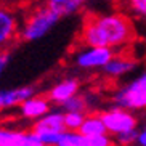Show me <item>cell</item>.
<instances>
[{"label": "cell", "mask_w": 146, "mask_h": 146, "mask_svg": "<svg viewBox=\"0 0 146 146\" xmlns=\"http://www.w3.org/2000/svg\"><path fill=\"white\" fill-rule=\"evenodd\" d=\"M135 39V27L125 13L90 15L84 19L79 40L84 45L122 50Z\"/></svg>", "instance_id": "1"}, {"label": "cell", "mask_w": 146, "mask_h": 146, "mask_svg": "<svg viewBox=\"0 0 146 146\" xmlns=\"http://www.w3.org/2000/svg\"><path fill=\"white\" fill-rule=\"evenodd\" d=\"M114 106L124 108L133 112L146 111V71L119 85L111 95Z\"/></svg>", "instance_id": "2"}, {"label": "cell", "mask_w": 146, "mask_h": 146, "mask_svg": "<svg viewBox=\"0 0 146 146\" xmlns=\"http://www.w3.org/2000/svg\"><path fill=\"white\" fill-rule=\"evenodd\" d=\"M61 16L52 10L48 5H43L31 11L24 19L19 31V35L24 42H37L42 40L45 35H48L53 31V27L60 23Z\"/></svg>", "instance_id": "3"}, {"label": "cell", "mask_w": 146, "mask_h": 146, "mask_svg": "<svg viewBox=\"0 0 146 146\" xmlns=\"http://www.w3.org/2000/svg\"><path fill=\"white\" fill-rule=\"evenodd\" d=\"M116 50L109 47H98V45H84L80 43L72 52L71 61L80 71L93 72V71H101L108 64V61L114 56Z\"/></svg>", "instance_id": "4"}, {"label": "cell", "mask_w": 146, "mask_h": 146, "mask_svg": "<svg viewBox=\"0 0 146 146\" xmlns=\"http://www.w3.org/2000/svg\"><path fill=\"white\" fill-rule=\"evenodd\" d=\"M39 138L45 146H58L61 135L66 130L64 127V111H50L32 125Z\"/></svg>", "instance_id": "5"}, {"label": "cell", "mask_w": 146, "mask_h": 146, "mask_svg": "<svg viewBox=\"0 0 146 146\" xmlns=\"http://www.w3.org/2000/svg\"><path fill=\"white\" fill-rule=\"evenodd\" d=\"M103 117V122L106 125V132L111 137H116L119 133L130 132V130L138 129V117L137 112L124 109V108L114 106L104 109L103 112H100Z\"/></svg>", "instance_id": "6"}, {"label": "cell", "mask_w": 146, "mask_h": 146, "mask_svg": "<svg viewBox=\"0 0 146 146\" xmlns=\"http://www.w3.org/2000/svg\"><path fill=\"white\" fill-rule=\"evenodd\" d=\"M18 15L8 7L0 5V52L8 50L19 35Z\"/></svg>", "instance_id": "7"}, {"label": "cell", "mask_w": 146, "mask_h": 146, "mask_svg": "<svg viewBox=\"0 0 146 146\" xmlns=\"http://www.w3.org/2000/svg\"><path fill=\"white\" fill-rule=\"evenodd\" d=\"M114 138L104 135H84L79 130H64L58 146H114Z\"/></svg>", "instance_id": "8"}, {"label": "cell", "mask_w": 146, "mask_h": 146, "mask_svg": "<svg viewBox=\"0 0 146 146\" xmlns=\"http://www.w3.org/2000/svg\"><path fill=\"white\" fill-rule=\"evenodd\" d=\"M0 146H45L34 130L0 127Z\"/></svg>", "instance_id": "9"}, {"label": "cell", "mask_w": 146, "mask_h": 146, "mask_svg": "<svg viewBox=\"0 0 146 146\" xmlns=\"http://www.w3.org/2000/svg\"><path fill=\"white\" fill-rule=\"evenodd\" d=\"M137 66L138 63L135 58L125 55V53H114V56L108 61V64L101 69V74L109 80H119V79L132 74L137 69Z\"/></svg>", "instance_id": "10"}, {"label": "cell", "mask_w": 146, "mask_h": 146, "mask_svg": "<svg viewBox=\"0 0 146 146\" xmlns=\"http://www.w3.org/2000/svg\"><path fill=\"white\" fill-rule=\"evenodd\" d=\"M52 111V101L48 100V96L45 95H32L31 98H27L26 101H23L18 106V114L26 120H39L40 117H43L47 112Z\"/></svg>", "instance_id": "11"}, {"label": "cell", "mask_w": 146, "mask_h": 146, "mask_svg": "<svg viewBox=\"0 0 146 146\" xmlns=\"http://www.w3.org/2000/svg\"><path fill=\"white\" fill-rule=\"evenodd\" d=\"M80 92V82L76 77H64L53 84L52 88L48 90L47 96L52 101V104H64L69 98H72L74 95H77Z\"/></svg>", "instance_id": "12"}, {"label": "cell", "mask_w": 146, "mask_h": 146, "mask_svg": "<svg viewBox=\"0 0 146 146\" xmlns=\"http://www.w3.org/2000/svg\"><path fill=\"white\" fill-rule=\"evenodd\" d=\"M32 95H35V87L32 85H23V87H16V88L0 90V106L3 109L18 108L23 101H26Z\"/></svg>", "instance_id": "13"}, {"label": "cell", "mask_w": 146, "mask_h": 146, "mask_svg": "<svg viewBox=\"0 0 146 146\" xmlns=\"http://www.w3.org/2000/svg\"><path fill=\"white\" fill-rule=\"evenodd\" d=\"M79 132H82L84 135H104V133H108L106 125H104L103 117L100 112H87Z\"/></svg>", "instance_id": "14"}, {"label": "cell", "mask_w": 146, "mask_h": 146, "mask_svg": "<svg viewBox=\"0 0 146 146\" xmlns=\"http://www.w3.org/2000/svg\"><path fill=\"white\" fill-rule=\"evenodd\" d=\"M47 5L52 10H55L61 18H64L79 13L84 8L85 0H47Z\"/></svg>", "instance_id": "15"}, {"label": "cell", "mask_w": 146, "mask_h": 146, "mask_svg": "<svg viewBox=\"0 0 146 146\" xmlns=\"http://www.w3.org/2000/svg\"><path fill=\"white\" fill-rule=\"evenodd\" d=\"M61 109L64 111H77V112H88L90 108V100H88V93H80L74 95L72 98H69L64 104H61Z\"/></svg>", "instance_id": "16"}, {"label": "cell", "mask_w": 146, "mask_h": 146, "mask_svg": "<svg viewBox=\"0 0 146 146\" xmlns=\"http://www.w3.org/2000/svg\"><path fill=\"white\" fill-rule=\"evenodd\" d=\"M127 13L140 19H146V0H122Z\"/></svg>", "instance_id": "17"}, {"label": "cell", "mask_w": 146, "mask_h": 146, "mask_svg": "<svg viewBox=\"0 0 146 146\" xmlns=\"http://www.w3.org/2000/svg\"><path fill=\"white\" fill-rule=\"evenodd\" d=\"M87 112H77V111H64V127L66 130H79L82 122L85 119Z\"/></svg>", "instance_id": "18"}, {"label": "cell", "mask_w": 146, "mask_h": 146, "mask_svg": "<svg viewBox=\"0 0 146 146\" xmlns=\"http://www.w3.org/2000/svg\"><path fill=\"white\" fill-rule=\"evenodd\" d=\"M137 137H138V129L119 133V135H116L112 138H114V143L117 146H133V145H137Z\"/></svg>", "instance_id": "19"}, {"label": "cell", "mask_w": 146, "mask_h": 146, "mask_svg": "<svg viewBox=\"0 0 146 146\" xmlns=\"http://www.w3.org/2000/svg\"><path fill=\"white\" fill-rule=\"evenodd\" d=\"M10 61H11V53L8 50H3V52H0V77L5 74L7 68H8Z\"/></svg>", "instance_id": "20"}, {"label": "cell", "mask_w": 146, "mask_h": 146, "mask_svg": "<svg viewBox=\"0 0 146 146\" xmlns=\"http://www.w3.org/2000/svg\"><path fill=\"white\" fill-rule=\"evenodd\" d=\"M137 146H146V124L141 129L138 130V137H137Z\"/></svg>", "instance_id": "21"}, {"label": "cell", "mask_w": 146, "mask_h": 146, "mask_svg": "<svg viewBox=\"0 0 146 146\" xmlns=\"http://www.w3.org/2000/svg\"><path fill=\"white\" fill-rule=\"evenodd\" d=\"M2 111H3V108H2V106H0V112H2Z\"/></svg>", "instance_id": "22"}, {"label": "cell", "mask_w": 146, "mask_h": 146, "mask_svg": "<svg viewBox=\"0 0 146 146\" xmlns=\"http://www.w3.org/2000/svg\"><path fill=\"white\" fill-rule=\"evenodd\" d=\"M120 2H122V0H120Z\"/></svg>", "instance_id": "23"}]
</instances>
